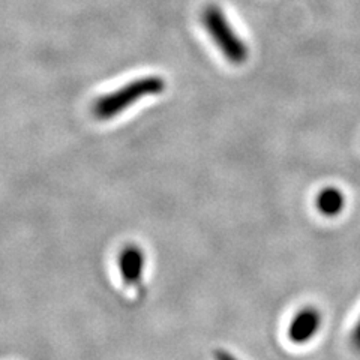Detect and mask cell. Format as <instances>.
I'll return each instance as SVG.
<instances>
[{
    "label": "cell",
    "mask_w": 360,
    "mask_h": 360,
    "mask_svg": "<svg viewBox=\"0 0 360 360\" xmlns=\"http://www.w3.org/2000/svg\"><path fill=\"white\" fill-rule=\"evenodd\" d=\"M201 22L212 41L231 65H243L250 58V49L238 35L218 5H207L201 13Z\"/></svg>",
    "instance_id": "2"
},
{
    "label": "cell",
    "mask_w": 360,
    "mask_h": 360,
    "mask_svg": "<svg viewBox=\"0 0 360 360\" xmlns=\"http://www.w3.org/2000/svg\"><path fill=\"white\" fill-rule=\"evenodd\" d=\"M165 86V80L160 75L137 78V80L129 82L123 87L112 90V92L96 99L92 105V112L99 120H110L128 110L131 105L137 104L139 101L162 94Z\"/></svg>",
    "instance_id": "1"
},
{
    "label": "cell",
    "mask_w": 360,
    "mask_h": 360,
    "mask_svg": "<svg viewBox=\"0 0 360 360\" xmlns=\"http://www.w3.org/2000/svg\"><path fill=\"white\" fill-rule=\"evenodd\" d=\"M345 206V197L341 189L335 186H328L320 191L317 197V207L324 217L333 218L340 215Z\"/></svg>",
    "instance_id": "5"
},
{
    "label": "cell",
    "mask_w": 360,
    "mask_h": 360,
    "mask_svg": "<svg viewBox=\"0 0 360 360\" xmlns=\"http://www.w3.org/2000/svg\"><path fill=\"white\" fill-rule=\"evenodd\" d=\"M321 326V314L317 308L307 307L300 309L288 328V338L295 344H305L312 340Z\"/></svg>",
    "instance_id": "4"
},
{
    "label": "cell",
    "mask_w": 360,
    "mask_h": 360,
    "mask_svg": "<svg viewBox=\"0 0 360 360\" xmlns=\"http://www.w3.org/2000/svg\"><path fill=\"white\" fill-rule=\"evenodd\" d=\"M122 281L128 287H140L146 270V255L137 245L123 248L117 258Z\"/></svg>",
    "instance_id": "3"
},
{
    "label": "cell",
    "mask_w": 360,
    "mask_h": 360,
    "mask_svg": "<svg viewBox=\"0 0 360 360\" xmlns=\"http://www.w3.org/2000/svg\"><path fill=\"white\" fill-rule=\"evenodd\" d=\"M352 344H353V347L356 348L357 352H360V320L357 321L356 328H354V330L352 333Z\"/></svg>",
    "instance_id": "6"
}]
</instances>
